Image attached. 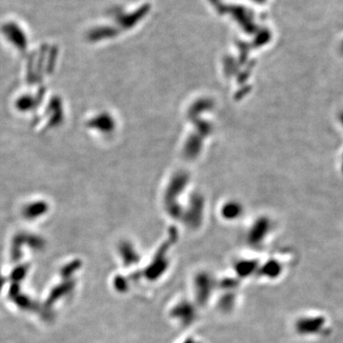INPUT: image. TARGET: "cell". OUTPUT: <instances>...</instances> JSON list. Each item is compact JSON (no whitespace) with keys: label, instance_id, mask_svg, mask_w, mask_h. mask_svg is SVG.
Returning a JSON list of instances; mask_svg holds the SVG:
<instances>
[{"label":"cell","instance_id":"obj_1","mask_svg":"<svg viewBox=\"0 0 343 343\" xmlns=\"http://www.w3.org/2000/svg\"><path fill=\"white\" fill-rule=\"evenodd\" d=\"M3 33L6 34L7 37H10V39L18 45L20 48L25 47V35L22 32V30L15 24L14 22L7 23L3 26Z\"/></svg>","mask_w":343,"mask_h":343},{"label":"cell","instance_id":"obj_2","mask_svg":"<svg viewBox=\"0 0 343 343\" xmlns=\"http://www.w3.org/2000/svg\"><path fill=\"white\" fill-rule=\"evenodd\" d=\"M279 265L276 262H270L265 264L264 266V274L267 277H271V278H276V276L278 275V271H279Z\"/></svg>","mask_w":343,"mask_h":343}]
</instances>
